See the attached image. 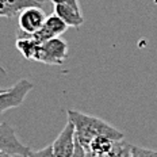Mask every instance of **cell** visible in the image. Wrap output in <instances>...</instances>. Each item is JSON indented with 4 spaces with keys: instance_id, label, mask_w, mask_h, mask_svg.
<instances>
[{
    "instance_id": "obj_1",
    "label": "cell",
    "mask_w": 157,
    "mask_h": 157,
    "mask_svg": "<svg viewBox=\"0 0 157 157\" xmlns=\"http://www.w3.org/2000/svg\"><path fill=\"white\" fill-rule=\"evenodd\" d=\"M68 119L73 122L75 125V133H76L77 141L81 144L86 152L90 148L91 141L98 136H107L110 138L119 141V140L125 138V134L121 130L115 129L106 121L100 119V118L87 115L84 113L76 110H68Z\"/></svg>"
},
{
    "instance_id": "obj_4",
    "label": "cell",
    "mask_w": 157,
    "mask_h": 157,
    "mask_svg": "<svg viewBox=\"0 0 157 157\" xmlns=\"http://www.w3.org/2000/svg\"><path fill=\"white\" fill-rule=\"evenodd\" d=\"M0 152L8 153L11 156L27 157L30 155V148L19 141L14 127L8 123H0Z\"/></svg>"
},
{
    "instance_id": "obj_5",
    "label": "cell",
    "mask_w": 157,
    "mask_h": 157,
    "mask_svg": "<svg viewBox=\"0 0 157 157\" xmlns=\"http://www.w3.org/2000/svg\"><path fill=\"white\" fill-rule=\"evenodd\" d=\"M46 15L42 11V7H29L18 14L19 30L26 34H34L44 26Z\"/></svg>"
},
{
    "instance_id": "obj_15",
    "label": "cell",
    "mask_w": 157,
    "mask_h": 157,
    "mask_svg": "<svg viewBox=\"0 0 157 157\" xmlns=\"http://www.w3.org/2000/svg\"><path fill=\"white\" fill-rule=\"evenodd\" d=\"M72 157H86V149L81 146V144L77 141V138H76V146H75V152Z\"/></svg>"
},
{
    "instance_id": "obj_3",
    "label": "cell",
    "mask_w": 157,
    "mask_h": 157,
    "mask_svg": "<svg viewBox=\"0 0 157 157\" xmlns=\"http://www.w3.org/2000/svg\"><path fill=\"white\" fill-rule=\"evenodd\" d=\"M68 58V44L60 37H54L41 45L39 63L61 65Z\"/></svg>"
},
{
    "instance_id": "obj_16",
    "label": "cell",
    "mask_w": 157,
    "mask_h": 157,
    "mask_svg": "<svg viewBox=\"0 0 157 157\" xmlns=\"http://www.w3.org/2000/svg\"><path fill=\"white\" fill-rule=\"evenodd\" d=\"M52 3H54V4H60V3H67V4H69L72 6V7H75V8H77V10H80L81 11V8H80V3H78V0H50Z\"/></svg>"
},
{
    "instance_id": "obj_17",
    "label": "cell",
    "mask_w": 157,
    "mask_h": 157,
    "mask_svg": "<svg viewBox=\"0 0 157 157\" xmlns=\"http://www.w3.org/2000/svg\"><path fill=\"white\" fill-rule=\"evenodd\" d=\"M0 157H11V155H8V153H4V152H0Z\"/></svg>"
},
{
    "instance_id": "obj_8",
    "label": "cell",
    "mask_w": 157,
    "mask_h": 157,
    "mask_svg": "<svg viewBox=\"0 0 157 157\" xmlns=\"http://www.w3.org/2000/svg\"><path fill=\"white\" fill-rule=\"evenodd\" d=\"M54 14L58 15L69 27H80L84 23V18L81 15V11L67 3L54 4Z\"/></svg>"
},
{
    "instance_id": "obj_2",
    "label": "cell",
    "mask_w": 157,
    "mask_h": 157,
    "mask_svg": "<svg viewBox=\"0 0 157 157\" xmlns=\"http://www.w3.org/2000/svg\"><path fill=\"white\" fill-rule=\"evenodd\" d=\"M33 87L34 84L31 81H29L27 78H22L15 86L0 92V115L6 111L21 106L27 94L33 90Z\"/></svg>"
},
{
    "instance_id": "obj_10",
    "label": "cell",
    "mask_w": 157,
    "mask_h": 157,
    "mask_svg": "<svg viewBox=\"0 0 157 157\" xmlns=\"http://www.w3.org/2000/svg\"><path fill=\"white\" fill-rule=\"evenodd\" d=\"M41 45L38 41H35L33 37L18 38L15 42L16 50L21 52L26 60L29 61H38L39 63V54H41Z\"/></svg>"
},
{
    "instance_id": "obj_18",
    "label": "cell",
    "mask_w": 157,
    "mask_h": 157,
    "mask_svg": "<svg viewBox=\"0 0 157 157\" xmlns=\"http://www.w3.org/2000/svg\"><path fill=\"white\" fill-rule=\"evenodd\" d=\"M37 2H38V3H41V4H44V3H46L48 0H37Z\"/></svg>"
},
{
    "instance_id": "obj_9",
    "label": "cell",
    "mask_w": 157,
    "mask_h": 157,
    "mask_svg": "<svg viewBox=\"0 0 157 157\" xmlns=\"http://www.w3.org/2000/svg\"><path fill=\"white\" fill-rule=\"evenodd\" d=\"M42 7L41 3L37 0H0V16L11 18L25 8L29 7Z\"/></svg>"
},
{
    "instance_id": "obj_11",
    "label": "cell",
    "mask_w": 157,
    "mask_h": 157,
    "mask_svg": "<svg viewBox=\"0 0 157 157\" xmlns=\"http://www.w3.org/2000/svg\"><path fill=\"white\" fill-rule=\"evenodd\" d=\"M114 144H115V140L110 138L107 136H98L91 141L90 148H88L87 152L92 153L95 157H100L106 153H109L111 149H113Z\"/></svg>"
},
{
    "instance_id": "obj_12",
    "label": "cell",
    "mask_w": 157,
    "mask_h": 157,
    "mask_svg": "<svg viewBox=\"0 0 157 157\" xmlns=\"http://www.w3.org/2000/svg\"><path fill=\"white\" fill-rule=\"evenodd\" d=\"M100 157H132V145L123 140L115 141L113 149L109 153L100 156Z\"/></svg>"
},
{
    "instance_id": "obj_13",
    "label": "cell",
    "mask_w": 157,
    "mask_h": 157,
    "mask_svg": "<svg viewBox=\"0 0 157 157\" xmlns=\"http://www.w3.org/2000/svg\"><path fill=\"white\" fill-rule=\"evenodd\" d=\"M132 157H157V150L132 145Z\"/></svg>"
},
{
    "instance_id": "obj_7",
    "label": "cell",
    "mask_w": 157,
    "mask_h": 157,
    "mask_svg": "<svg viewBox=\"0 0 157 157\" xmlns=\"http://www.w3.org/2000/svg\"><path fill=\"white\" fill-rule=\"evenodd\" d=\"M68 27L69 26L65 23L58 15L56 14L49 15L46 16V21H45L44 26L33 34V38L35 41H38L39 44H44V42H46L54 37H60L61 34H64L67 31Z\"/></svg>"
},
{
    "instance_id": "obj_14",
    "label": "cell",
    "mask_w": 157,
    "mask_h": 157,
    "mask_svg": "<svg viewBox=\"0 0 157 157\" xmlns=\"http://www.w3.org/2000/svg\"><path fill=\"white\" fill-rule=\"evenodd\" d=\"M27 157H56V156H54V152H53V146L48 145L46 148H44L41 150L30 152V155H29Z\"/></svg>"
},
{
    "instance_id": "obj_6",
    "label": "cell",
    "mask_w": 157,
    "mask_h": 157,
    "mask_svg": "<svg viewBox=\"0 0 157 157\" xmlns=\"http://www.w3.org/2000/svg\"><path fill=\"white\" fill-rule=\"evenodd\" d=\"M52 146H53L56 157H72L75 152V146H76V133H75L73 122L68 119V123L54 140Z\"/></svg>"
},
{
    "instance_id": "obj_19",
    "label": "cell",
    "mask_w": 157,
    "mask_h": 157,
    "mask_svg": "<svg viewBox=\"0 0 157 157\" xmlns=\"http://www.w3.org/2000/svg\"><path fill=\"white\" fill-rule=\"evenodd\" d=\"M3 91H4V90H2V88H0V92H3Z\"/></svg>"
}]
</instances>
